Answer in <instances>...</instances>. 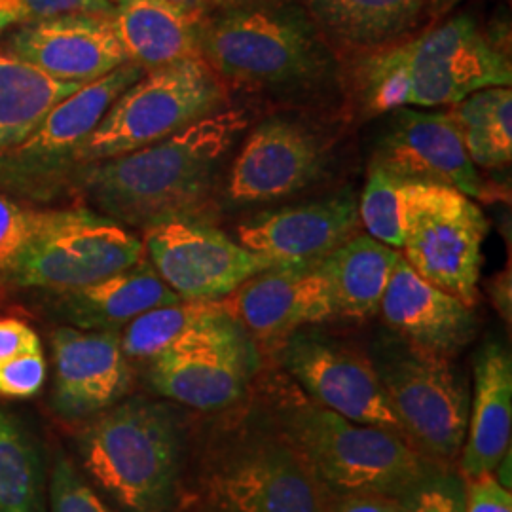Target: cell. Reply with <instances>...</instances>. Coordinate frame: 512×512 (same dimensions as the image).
<instances>
[{
    "instance_id": "1",
    "label": "cell",
    "mask_w": 512,
    "mask_h": 512,
    "mask_svg": "<svg viewBox=\"0 0 512 512\" xmlns=\"http://www.w3.org/2000/svg\"><path fill=\"white\" fill-rule=\"evenodd\" d=\"M249 128L243 109H220L150 147L82 165L78 181L97 213L133 228L192 217L207 202L222 160Z\"/></svg>"
},
{
    "instance_id": "2",
    "label": "cell",
    "mask_w": 512,
    "mask_h": 512,
    "mask_svg": "<svg viewBox=\"0 0 512 512\" xmlns=\"http://www.w3.org/2000/svg\"><path fill=\"white\" fill-rule=\"evenodd\" d=\"M84 471L128 512H171L183 471V429L167 404H114L78 435Z\"/></svg>"
},
{
    "instance_id": "3",
    "label": "cell",
    "mask_w": 512,
    "mask_h": 512,
    "mask_svg": "<svg viewBox=\"0 0 512 512\" xmlns=\"http://www.w3.org/2000/svg\"><path fill=\"white\" fill-rule=\"evenodd\" d=\"M200 55L220 80L253 90L306 86L330 69L317 23L308 10L283 0L205 18Z\"/></svg>"
},
{
    "instance_id": "4",
    "label": "cell",
    "mask_w": 512,
    "mask_h": 512,
    "mask_svg": "<svg viewBox=\"0 0 512 512\" xmlns=\"http://www.w3.org/2000/svg\"><path fill=\"white\" fill-rule=\"evenodd\" d=\"M281 425L317 480L342 494L399 499L439 469L401 433L346 420L313 401L293 399Z\"/></svg>"
},
{
    "instance_id": "5",
    "label": "cell",
    "mask_w": 512,
    "mask_h": 512,
    "mask_svg": "<svg viewBox=\"0 0 512 512\" xmlns=\"http://www.w3.org/2000/svg\"><path fill=\"white\" fill-rule=\"evenodd\" d=\"M224 105L222 80L202 57L152 69L112 103L101 124L74 152L73 165L150 147Z\"/></svg>"
},
{
    "instance_id": "6",
    "label": "cell",
    "mask_w": 512,
    "mask_h": 512,
    "mask_svg": "<svg viewBox=\"0 0 512 512\" xmlns=\"http://www.w3.org/2000/svg\"><path fill=\"white\" fill-rule=\"evenodd\" d=\"M404 437L435 461L459 458L467 437L471 393L452 359L382 338L370 357Z\"/></svg>"
},
{
    "instance_id": "7",
    "label": "cell",
    "mask_w": 512,
    "mask_h": 512,
    "mask_svg": "<svg viewBox=\"0 0 512 512\" xmlns=\"http://www.w3.org/2000/svg\"><path fill=\"white\" fill-rule=\"evenodd\" d=\"M488 219L456 188L406 181L401 255L416 274L475 308Z\"/></svg>"
},
{
    "instance_id": "8",
    "label": "cell",
    "mask_w": 512,
    "mask_h": 512,
    "mask_svg": "<svg viewBox=\"0 0 512 512\" xmlns=\"http://www.w3.org/2000/svg\"><path fill=\"white\" fill-rule=\"evenodd\" d=\"M387 48L403 69L410 109L456 105L478 90L511 86L509 54L471 16L450 19Z\"/></svg>"
},
{
    "instance_id": "9",
    "label": "cell",
    "mask_w": 512,
    "mask_h": 512,
    "mask_svg": "<svg viewBox=\"0 0 512 512\" xmlns=\"http://www.w3.org/2000/svg\"><path fill=\"white\" fill-rule=\"evenodd\" d=\"M141 258L143 241L116 220L90 209L50 211L42 234L8 279L59 293L126 270Z\"/></svg>"
},
{
    "instance_id": "10",
    "label": "cell",
    "mask_w": 512,
    "mask_h": 512,
    "mask_svg": "<svg viewBox=\"0 0 512 512\" xmlns=\"http://www.w3.org/2000/svg\"><path fill=\"white\" fill-rule=\"evenodd\" d=\"M143 245L152 268L183 300H222L247 279L283 266L194 215L148 226Z\"/></svg>"
},
{
    "instance_id": "11",
    "label": "cell",
    "mask_w": 512,
    "mask_h": 512,
    "mask_svg": "<svg viewBox=\"0 0 512 512\" xmlns=\"http://www.w3.org/2000/svg\"><path fill=\"white\" fill-rule=\"evenodd\" d=\"M281 363L311 401L355 423L404 437L384 384L370 357L313 330H298L281 348Z\"/></svg>"
},
{
    "instance_id": "12",
    "label": "cell",
    "mask_w": 512,
    "mask_h": 512,
    "mask_svg": "<svg viewBox=\"0 0 512 512\" xmlns=\"http://www.w3.org/2000/svg\"><path fill=\"white\" fill-rule=\"evenodd\" d=\"M145 73L128 61L57 103L23 143L0 152V183L37 188L67 171L112 103Z\"/></svg>"
},
{
    "instance_id": "13",
    "label": "cell",
    "mask_w": 512,
    "mask_h": 512,
    "mask_svg": "<svg viewBox=\"0 0 512 512\" xmlns=\"http://www.w3.org/2000/svg\"><path fill=\"white\" fill-rule=\"evenodd\" d=\"M329 150L304 124L275 116L256 126L230 169L232 202L270 203L289 198L323 179Z\"/></svg>"
},
{
    "instance_id": "14",
    "label": "cell",
    "mask_w": 512,
    "mask_h": 512,
    "mask_svg": "<svg viewBox=\"0 0 512 512\" xmlns=\"http://www.w3.org/2000/svg\"><path fill=\"white\" fill-rule=\"evenodd\" d=\"M224 512H325L315 473L287 440H256L211 480Z\"/></svg>"
},
{
    "instance_id": "15",
    "label": "cell",
    "mask_w": 512,
    "mask_h": 512,
    "mask_svg": "<svg viewBox=\"0 0 512 512\" xmlns=\"http://www.w3.org/2000/svg\"><path fill=\"white\" fill-rule=\"evenodd\" d=\"M374 160L403 181L442 184L473 200H484L488 186L463 147L450 112L393 110Z\"/></svg>"
},
{
    "instance_id": "16",
    "label": "cell",
    "mask_w": 512,
    "mask_h": 512,
    "mask_svg": "<svg viewBox=\"0 0 512 512\" xmlns=\"http://www.w3.org/2000/svg\"><path fill=\"white\" fill-rule=\"evenodd\" d=\"M222 300L247 334L268 348L279 349L294 332L336 317L319 264L270 268Z\"/></svg>"
},
{
    "instance_id": "17",
    "label": "cell",
    "mask_w": 512,
    "mask_h": 512,
    "mask_svg": "<svg viewBox=\"0 0 512 512\" xmlns=\"http://www.w3.org/2000/svg\"><path fill=\"white\" fill-rule=\"evenodd\" d=\"M52 349V401L61 418H92L128 395L131 368L118 330L57 329Z\"/></svg>"
},
{
    "instance_id": "18",
    "label": "cell",
    "mask_w": 512,
    "mask_h": 512,
    "mask_svg": "<svg viewBox=\"0 0 512 512\" xmlns=\"http://www.w3.org/2000/svg\"><path fill=\"white\" fill-rule=\"evenodd\" d=\"M8 52L55 80L82 86L128 63L112 14H65L25 23L8 40Z\"/></svg>"
},
{
    "instance_id": "19",
    "label": "cell",
    "mask_w": 512,
    "mask_h": 512,
    "mask_svg": "<svg viewBox=\"0 0 512 512\" xmlns=\"http://www.w3.org/2000/svg\"><path fill=\"white\" fill-rule=\"evenodd\" d=\"M361 230L351 194L262 213L238 226V243L277 264H319Z\"/></svg>"
},
{
    "instance_id": "20",
    "label": "cell",
    "mask_w": 512,
    "mask_h": 512,
    "mask_svg": "<svg viewBox=\"0 0 512 512\" xmlns=\"http://www.w3.org/2000/svg\"><path fill=\"white\" fill-rule=\"evenodd\" d=\"M380 313L391 332L414 348L454 359L475 340V308L440 291L399 258L385 289Z\"/></svg>"
},
{
    "instance_id": "21",
    "label": "cell",
    "mask_w": 512,
    "mask_h": 512,
    "mask_svg": "<svg viewBox=\"0 0 512 512\" xmlns=\"http://www.w3.org/2000/svg\"><path fill=\"white\" fill-rule=\"evenodd\" d=\"M150 384L175 403L198 410H222L238 403L258 365V355L245 334L236 340L169 351L150 361Z\"/></svg>"
},
{
    "instance_id": "22",
    "label": "cell",
    "mask_w": 512,
    "mask_h": 512,
    "mask_svg": "<svg viewBox=\"0 0 512 512\" xmlns=\"http://www.w3.org/2000/svg\"><path fill=\"white\" fill-rule=\"evenodd\" d=\"M512 359L503 344L488 340L476 353L475 397L459 467L467 480L494 473L511 450Z\"/></svg>"
},
{
    "instance_id": "23",
    "label": "cell",
    "mask_w": 512,
    "mask_h": 512,
    "mask_svg": "<svg viewBox=\"0 0 512 512\" xmlns=\"http://www.w3.org/2000/svg\"><path fill=\"white\" fill-rule=\"evenodd\" d=\"M183 300L171 291L148 258L95 283L59 291V313L82 330H120L147 311Z\"/></svg>"
},
{
    "instance_id": "24",
    "label": "cell",
    "mask_w": 512,
    "mask_h": 512,
    "mask_svg": "<svg viewBox=\"0 0 512 512\" xmlns=\"http://www.w3.org/2000/svg\"><path fill=\"white\" fill-rule=\"evenodd\" d=\"M245 334L224 300H179L139 315L120 338L128 357L152 361L169 351L222 344Z\"/></svg>"
},
{
    "instance_id": "25",
    "label": "cell",
    "mask_w": 512,
    "mask_h": 512,
    "mask_svg": "<svg viewBox=\"0 0 512 512\" xmlns=\"http://www.w3.org/2000/svg\"><path fill=\"white\" fill-rule=\"evenodd\" d=\"M112 21L128 61L152 71L202 57L205 16L167 0H116Z\"/></svg>"
},
{
    "instance_id": "26",
    "label": "cell",
    "mask_w": 512,
    "mask_h": 512,
    "mask_svg": "<svg viewBox=\"0 0 512 512\" xmlns=\"http://www.w3.org/2000/svg\"><path fill=\"white\" fill-rule=\"evenodd\" d=\"M399 258V249L361 234L325 256L319 268L329 283L334 315L359 321L374 317Z\"/></svg>"
},
{
    "instance_id": "27",
    "label": "cell",
    "mask_w": 512,
    "mask_h": 512,
    "mask_svg": "<svg viewBox=\"0 0 512 512\" xmlns=\"http://www.w3.org/2000/svg\"><path fill=\"white\" fill-rule=\"evenodd\" d=\"M306 6L330 38L372 52L408 35L418 25L427 0H306Z\"/></svg>"
},
{
    "instance_id": "28",
    "label": "cell",
    "mask_w": 512,
    "mask_h": 512,
    "mask_svg": "<svg viewBox=\"0 0 512 512\" xmlns=\"http://www.w3.org/2000/svg\"><path fill=\"white\" fill-rule=\"evenodd\" d=\"M80 86L55 80L18 55L0 50V152L23 143L46 114Z\"/></svg>"
},
{
    "instance_id": "29",
    "label": "cell",
    "mask_w": 512,
    "mask_h": 512,
    "mask_svg": "<svg viewBox=\"0 0 512 512\" xmlns=\"http://www.w3.org/2000/svg\"><path fill=\"white\" fill-rule=\"evenodd\" d=\"M46 469L37 440L0 408V512H48Z\"/></svg>"
},
{
    "instance_id": "30",
    "label": "cell",
    "mask_w": 512,
    "mask_h": 512,
    "mask_svg": "<svg viewBox=\"0 0 512 512\" xmlns=\"http://www.w3.org/2000/svg\"><path fill=\"white\" fill-rule=\"evenodd\" d=\"M404 190L406 181L376 160L370 162L365 190L359 202V219L368 236L393 249L403 247Z\"/></svg>"
},
{
    "instance_id": "31",
    "label": "cell",
    "mask_w": 512,
    "mask_h": 512,
    "mask_svg": "<svg viewBox=\"0 0 512 512\" xmlns=\"http://www.w3.org/2000/svg\"><path fill=\"white\" fill-rule=\"evenodd\" d=\"M50 211H35L0 196V272L10 274L48 224Z\"/></svg>"
},
{
    "instance_id": "32",
    "label": "cell",
    "mask_w": 512,
    "mask_h": 512,
    "mask_svg": "<svg viewBox=\"0 0 512 512\" xmlns=\"http://www.w3.org/2000/svg\"><path fill=\"white\" fill-rule=\"evenodd\" d=\"M497 88H486V90L471 93L450 110L471 162L486 169H494L488 129H490V110L494 105Z\"/></svg>"
},
{
    "instance_id": "33",
    "label": "cell",
    "mask_w": 512,
    "mask_h": 512,
    "mask_svg": "<svg viewBox=\"0 0 512 512\" xmlns=\"http://www.w3.org/2000/svg\"><path fill=\"white\" fill-rule=\"evenodd\" d=\"M48 503L50 512H114L61 452L55 454L52 465Z\"/></svg>"
},
{
    "instance_id": "34",
    "label": "cell",
    "mask_w": 512,
    "mask_h": 512,
    "mask_svg": "<svg viewBox=\"0 0 512 512\" xmlns=\"http://www.w3.org/2000/svg\"><path fill=\"white\" fill-rule=\"evenodd\" d=\"M112 0H0V14L10 23H35L65 14H112Z\"/></svg>"
},
{
    "instance_id": "35",
    "label": "cell",
    "mask_w": 512,
    "mask_h": 512,
    "mask_svg": "<svg viewBox=\"0 0 512 512\" xmlns=\"http://www.w3.org/2000/svg\"><path fill=\"white\" fill-rule=\"evenodd\" d=\"M46 382L42 348L25 351L0 363V395L10 399L35 397Z\"/></svg>"
},
{
    "instance_id": "36",
    "label": "cell",
    "mask_w": 512,
    "mask_h": 512,
    "mask_svg": "<svg viewBox=\"0 0 512 512\" xmlns=\"http://www.w3.org/2000/svg\"><path fill=\"white\" fill-rule=\"evenodd\" d=\"M490 148L494 169L511 164L512 160V90L501 86L495 93L494 105L490 110Z\"/></svg>"
},
{
    "instance_id": "37",
    "label": "cell",
    "mask_w": 512,
    "mask_h": 512,
    "mask_svg": "<svg viewBox=\"0 0 512 512\" xmlns=\"http://www.w3.org/2000/svg\"><path fill=\"white\" fill-rule=\"evenodd\" d=\"M465 512H512V495L494 473L478 476L467 484Z\"/></svg>"
},
{
    "instance_id": "38",
    "label": "cell",
    "mask_w": 512,
    "mask_h": 512,
    "mask_svg": "<svg viewBox=\"0 0 512 512\" xmlns=\"http://www.w3.org/2000/svg\"><path fill=\"white\" fill-rule=\"evenodd\" d=\"M40 348V338L29 325L19 319H0V363Z\"/></svg>"
},
{
    "instance_id": "39",
    "label": "cell",
    "mask_w": 512,
    "mask_h": 512,
    "mask_svg": "<svg viewBox=\"0 0 512 512\" xmlns=\"http://www.w3.org/2000/svg\"><path fill=\"white\" fill-rule=\"evenodd\" d=\"M330 512H399V503L385 495H346Z\"/></svg>"
},
{
    "instance_id": "40",
    "label": "cell",
    "mask_w": 512,
    "mask_h": 512,
    "mask_svg": "<svg viewBox=\"0 0 512 512\" xmlns=\"http://www.w3.org/2000/svg\"><path fill=\"white\" fill-rule=\"evenodd\" d=\"M511 272H501L495 275L490 285V296L494 302L495 308L501 313L503 319H507V323H511V310H512V293H511Z\"/></svg>"
},
{
    "instance_id": "41",
    "label": "cell",
    "mask_w": 512,
    "mask_h": 512,
    "mask_svg": "<svg viewBox=\"0 0 512 512\" xmlns=\"http://www.w3.org/2000/svg\"><path fill=\"white\" fill-rule=\"evenodd\" d=\"M272 0H207V4L222 10H234V8H245V6H255V4H264Z\"/></svg>"
},
{
    "instance_id": "42",
    "label": "cell",
    "mask_w": 512,
    "mask_h": 512,
    "mask_svg": "<svg viewBox=\"0 0 512 512\" xmlns=\"http://www.w3.org/2000/svg\"><path fill=\"white\" fill-rule=\"evenodd\" d=\"M461 0H427V8L435 19L444 18Z\"/></svg>"
},
{
    "instance_id": "43",
    "label": "cell",
    "mask_w": 512,
    "mask_h": 512,
    "mask_svg": "<svg viewBox=\"0 0 512 512\" xmlns=\"http://www.w3.org/2000/svg\"><path fill=\"white\" fill-rule=\"evenodd\" d=\"M167 2H173V4H179V6H183L186 10H190V12H196V14H202L205 16V12H207V0H167Z\"/></svg>"
},
{
    "instance_id": "44",
    "label": "cell",
    "mask_w": 512,
    "mask_h": 512,
    "mask_svg": "<svg viewBox=\"0 0 512 512\" xmlns=\"http://www.w3.org/2000/svg\"><path fill=\"white\" fill-rule=\"evenodd\" d=\"M10 25H12V23H10V19L6 18V16H2V14H0V33H2V31H4V29H6V27H10Z\"/></svg>"
}]
</instances>
